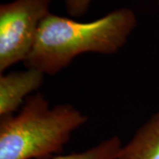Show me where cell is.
<instances>
[{"label": "cell", "mask_w": 159, "mask_h": 159, "mask_svg": "<svg viewBox=\"0 0 159 159\" xmlns=\"http://www.w3.org/2000/svg\"><path fill=\"white\" fill-rule=\"evenodd\" d=\"M137 26L134 11L121 7L89 22L49 13L40 26L26 67L53 75L84 53L115 54L126 44Z\"/></svg>", "instance_id": "6da1fadb"}, {"label": "cell", "mask_w": 159, "mask_h": 159, "mask_svg": "<svg viewBox=\"0 0 159 159\" xmlns=\"http://www.w3.org/2000/svg\"><path fill=\"white\" fill-rule=\"evenodd\" d=\"M158 5H159V0H158Z\"/></svg>", "instance_id": "ba28073f"}, {"label": "cell", "mask_w": 159, "mask_h": 159, "mask_svg": "<svg viewBox=\"0 0 159 159\" xmlns=\"http://www.w3.org/2000/svg\"><path fill=\"white\" fill-rule=\"evenodd\" d=\"M88 120L70 103L51 107L42 93L28 97L20 112L0 119V159H44L61 152Z\"/></svg>", "instance_id": "7a4b0ae2"}, {"label": "cell", "mask_w": 159, "mask_h": 159, "mask_svg": "<svg viewBox=\"0 0 159 159\" xmlns=\"http://www.w3.org/2000/svg\"><path fill=\"white\" fill-rule=\"evenodd\" d=\"M93 0H65L66 11L70 16L79 18L89 11Z\"/></svg>", "instance_id": "52a82bcc"}, {"label": "cell", "mask_w": 159, "mask_h": 159, "mask_svg": "<svg viewBox=\"0 0 159 159\" xmlns=\"http://www.w3.org/2000/svg\"><path fill=\"white\" fill-rule=\"evenodd\" d=\"M52 0H13L0 6V74L24 62Z\"/></svg>", "instance_id": "3957f363"}, {"label": "cell", "mask_w": 159, "mask_h": 159, "mask_svg": "<svg viewBox=\"0 0 159 159\" xmlns=\"http://www.w3.org/2000/svg\"><path fill=\"white\" fill-rule=\"evenodd\" d=\"M44 77L43 72L29 67L0 74V119L14 115L26 97L39 89Z\"/></svg>", "instance_id": "277c9868"}, {"label": "cell", "mask_w": 159, "mask_h": 159, "mask_svg": "<svg viewBox=\"0 0 159 159\" xmlns=\"http://www.w3.org/2000/svg\"><path fill=\"white\" fill-rule=\"evenodd\" d=\"M122 146L120 138L113 135L82 152L57 156L52 159H118Z\"/></svg>", "instance_id": "8992f818"}, {"label": "cell", "mask_w": 159, "mask_h": 159, "mask_svg": "<svg viewBox=\"0 0 159 159\" xmlns=\"http://www.w3.org/2000/svg\"><path fill=\"white\" fill-rule=\"evenodd\" d=\"M118 159H159V111L122 146Z\"/></svg>", "instance_id": "5b68a950"}]
</instances>
